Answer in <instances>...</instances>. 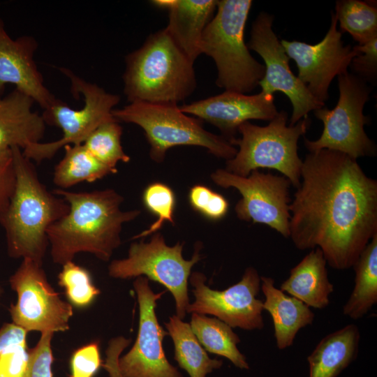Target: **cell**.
I'll list each match as a JSON object with an SVG mask.
<instances>
[{"mask_svg":"<svg viewBox=\"0 0 377 377\" xmlns=\"http://www.w3.org/2000/svg\"><path fill=\"white\" fill-rule=\"evenodd\" d=\"M289 211L297 249L319 248L332 268L350 269L377 234V181L345 154L309 152Z\"/></svg>","mask_w":377,"mask_h":377,"instance_id":"cell-1","label":"cell"},{"mask_svg":"<svg viewBox=\"0 0 377 377\" xmlns=\"http://www.w3.org/2000/svg\"><path fill=\"white\" fill-rule=\"evenodd\" d=\"M53 193L69 205L68 212L47 230L52 259L61 265L80 252L108 261L121 244L123 225L140 214L138 209L122 211L124 198L112 188L91 192L56 188Z\"/></svg>","mask_w":377,"mask_h":377,"instance_id":"cell-2","label":"cell"},{"mask_svg":"<svg viewBox=\"0 0 377 377\" xmlns=\"http://www.w3.org/2000/svg\"><path fill=\"white\" fill-rule=\"evenodd\" d=\"M16 184L8 208L0 218L11 258L30 259L43 265L47 230L69 211V205L40 181L31 161L17 147L10 148Z\"/></svg>","mask_w":377,"mask_h":377,"instance_id":"cell-3","label":"cell"},{"mask_svg":"<svg viewBox=\"0 0 377 377\" xmlns=\"http://www.w3.org/2000/svg\"><path fill=\"white\" fill-rule=\"evenodd\" d=\"M125 64L124 93L129 103L177 105L196 87L194 63L165 28L128 54Z\"/></svg>","mask_w":377,"mask_h":377,"instance_id":"cell-4","label":"cell"},{"mask_svg":"<svg viewBox=\"0 0 377 377\" xmlns=\"http://www.w3.org/2000/svg\"><path fill=\"white\" fill-rule=\"evenodd\" d=\"M251 0L217 1L216 13L204 30L201 54L212 57L217 69L216 84L225 91L247 94L265 75V66L250 54L244 29Z\"/></svg>","mask_w":377,"mask_h":377,"instance_id":"cell-5","label":"cell"},{"mask_svg":"<svg viewBox=\"0 0 377 377\" xmlns=\"http://www.w3.org/2000/svg\"><path fill=\"white\" fill-rule=\"evenodd\" d=\"M288 113L281 110L265 126L245 121L238 129L241 138L236 139L235 156L226 161V170L235 175L247 177L258 168L280 172L296 188L300 184L302 161L298 156V140L311 125L309 117L293 126H287Z\"/></svg>","mask_w":377,"mask_h":377,"instance_id":"cell-6","label":"cell"},{"mask_svg":"<svg viewBox=\"0 0 377 377\" xmlns=\"http://www.w3.org/2000/svg\"><path fill=\"white\" fill-rule=\"evenodd\" d=\"M112 116L119 122L142 128L150 146L149 156L157 163L163 161L168 149L180 145L202 147L226 161L237 152L226 138L206 131L200 119L184 113L178 105L133 102L114 108Z\"/></svg>","mask_w":377,"mask_h":377,"instance_id":"cell-7","label":"cell"},{"mask_svg":"<svg viewBox=\"0 0 377 377\" xmlns=\"http://www.w3.org/2000/svg\"><path fill=\"white\" fill-rule=\"evenodd\" d=\"M59 70L69 80L74 97L82 96L84 105L80 109H73L57 99L44 110L42 116L45 124L59 128L63 135L57 140L34 143L22 150L24 156L38 163L52 158L66 145L82 144L98 126L114 119L112 111L120 100L118 95L107 92L69 69Z\"/></svg>","mask_w":377,"mask_h":377,"instance_id":"cell-8","label":"cell"},{"mask_svg":"<svg viewBox=\"0 0 377 377\" xmlns=\"http://www.w3.org/2000/svg\"><path fill=\"white\" fill-rule=\"evenodd\" d=\"M338 86L339 97L336 106L331 110L323 106L314 110L316 117L323 124V130L316 140L304 138L306 148L309 152L336 151L356 160L375 156V143L364 131L369 119L363 113L371 89L366 82L348 72L338 76Z\"/></svg>","mask_w":377,"mask_h":377,"instance_id":"cell-9","label":"cell"},{"mask_svg":"<svg viewBox=\"0 0 377 377\" xmlns=\"http://www.w3.org/2000/svg\"><path fill=\"white\" fill-rule=\"evenodd\" d=\"M184 244L168 246L160 232L149 242L132 243L126 258L112 260L109 275L114 279H129L145 276L166 288L173 295L176 316L183 319L189 304L188 279L193 266L201 260L200 244H196L191 260L182 256Z\"/></svg>","mask_w":377,"mask_h":377,"instance_id":"cell-10","label":"cell"},{"mask_svg":"<svg viewBox=\"0 0 377 377\" xmlns=\"http://www.w3.org/2000/svg\"><path fill=\"white\" fill-rule=\"evenodd\" d=\"M9 283L17 297L9 308L13 323L27 332L54 334L69 330L73 306L52 287L42 265L22 259Z\"/></svg>","mask_w":377,"mask_h":377,"instance_id":"cell-11","label":"cell"},{"mask_svg":"<svg viewBox=\"0 0 377 377\" xmlns=\"http://www.w3.org/2000/svg\"><path fill=\"white\" fill-rule=\"evenodd\" d=\"M211 179L224 188H234L242 195L235 212L242 221L267 226L288 238L290 198V181L284 176L253 170L247 177H242L217 169L211 174Z\"/></svg>","mask_w":377,"mask_h":377,"instance_id":"cell-12","label":"cell"},{"mask_svg":"<svg viewBox=\"0 0 377 377\" xmlns=\"http://www.w3.org/2000/svg\"><path fill=\"white\" fill-rule=\"evenodd\" d=\"M274 16L261 12L252 24L249 50L257 52L265 62V75L260 81L261 91L274 95L276 91L286 94L293 105L289 126L308 117L312 110L325 104L318 101L306 86L292 72L290 58L272 29Z\"/></svg>","mask_w":377,"mask_h":377,"instance_id":"cell-13","label":"cell"},{"mask_svg":"<svg viewBox=\"0 0 377 377\" xmlns=\"http://www.w3.org/2000/svg\"><path fill=\"white\" fill-rule=\"evenodd\" d=\"M205 281L202 273L191 274L190 283L194 288L195 301L188 305L186 312L214 316L232 328L253 330L264 327L263 302L258 299L260 276L254 267H247L239 282L223 290L209 288Z\"/></svg>","mask_w":377,"mask_h":377,"instance_id":"cell-14","label":"cell"},{"mask_svg":"<svg viewBox=\"0 0 377 377\" xmlns=\"http://www.w3.org/2000/svg\"><path fill=\"white\" fill-rule=\"evenodd\" d=\"M133 288L139 304V327L131 349L118 361L122 377H183L165 357L163 338L168 332L159 325L155 309L165 291L155 293L147 277H136Z\"/></svg>","mask_w":377,"mask_h":377,"instance_id":"cell-15","label":"cell"},{"mask_svg":"<svg viewBox=\"0 0 377 377\" xmlns=\"http://www.w3.org/2000/svg\"><path fill=\"white\" fill-rule=\"evenodd\" d=\"M337 23L332 12L327 33L315 45L297 40H281L288 57L297 64L298 79L323 104L329 98L328 89L333 79L348 72L352 59L358 53L354 47L344 45L342 33L337 30Z\"/></svg>","mask_w":377,"mask_h":377,"instance_id":"cell-16","label":"cell"},{"mask_svg":"<svg viewBox=\"0 0 377 377\" xmlns=\"http://www.w3.org/2000/svg\"><path fill=\"white\" fill-rule=\"evenodd\" d=\"M179 109L219 128L221 135L232 145L242 124L251 119L271 121L279 113L274 95L263 91L247 95L225 91L216 96L182 105Z\"/></svg>","mask_w":377,"mask_h":377,"instance_id":"cell-17","label":"cell"},{"mask_svg":"<svg viewBox=\"0 0 377 377\" xmlns=\"http://www.w3.org/2000/svg\"><path fill=\"white\" fill-rule=\"evenodd\" d=\"M38 42L31 36L13 39L0 17V96L6 84L30 96L43 110L57 100L44 84L34 61Z\"/></svg>","mask_w":377,"mask_h":377,"instance_id":"cell-18","label":"cell"},{"mask_svg":"<svg viewBox=\"0 0 377 377\" xmlns=\"http://www.w3.org/2000/svg\"><path fill=\"white\" fill-rule=\"evenodd\" d=\"M169 13L166 30L192 61L201 54L200 42L216 10L217 0H156L151 1Z\"/></svg>","mask_w":377,"mask_h":377,"instance_id":"cell-19","label":"cell"},{"mask_svg":"<svg viewBox=\"0 0 377 377\" xmlns=\"http://www.w3.org/2000/svg\"><path fill=\"white\" fill-rule=\"evenodd\" d=\"M35 101L15 89L0 97V151L17 147L22 150L40 142L46 124L42 114L32 110Z\"/></svg>","mask_w":377,"mask_h":377,"instance_id":"cell-20","label":"cell"},{"mask_svg":"<svg viewBox=\"0 0 377 377\" xmlns=\"http://www.w3.org/2000/svg\"><path fill=\"white\" fill-rule=\"evenodd\" d=\"M260 289L265 297L263 309L272 319L276 346L286 349L293 344L302 328L313 323L315 314L302 301L277 288L269 276H260Z\"/></svg>","mask_w":377,"mask_h":377,"instance_id":"cell-21","label":"cell"},{"mask_svg":"<svg viewBox=\"0 0 377 377\" xmlns=\"http://www.w3.org/2000/svg\"><path fill=\"white\" fill-rule=\"evenodd\" d=\"M327 261L319 248L311 249L290 271L280 289L309 307L323 309L330 303L334 286L328 278Z\"/></svg>","mask_w":377,"mask_h":377,"instance_id":"cell-22","label":"cell"},{"mask_svg":"<svg viewBox=\"0 0 377 377\" xmlns=\"http://www.w3.org/2000/svg\"><path fill=\"white\" fill-rule=\"evenodd\" d=\"M360 334L354 324L326 335L308 356L309 377H336L356 357Z\"/></svg>","mask_w":377,"mask_h":377,"instance_id":"cell-23","label":"cell"},{"mask_svg":"<svg viewBox=\"0 0 377 377\" xmlns=\"http://www.w3.org/2000/svg\"><path fill=\"white\" fill-rule=\"evenodd\" d=\"M355 286L343 306V315L357 320L377 303V234L364 248L355 264Z\"/></svg>","mask_w":377,"mask_h":377,"instance_id":"cell-24","label":"cell"},{"mask_svg":"<svg viewBox=\"0 0 377 377\" xmlns=\"http://www.w3.org/2000/svg\"><path fill=\"white\" fill-rule=\"evenodd\" d=\"M175 346V360L190 377H206L219 369L223 362L211 359L201 346L190 324L183 322L176 315L165 323Z\"/></svg>","mask_w":377,"mask_h":377,"instance_id":"cell-25","label":"cell"},{"mask_svg":"<svg viewBox=\"0 0 377 377\" xmlns=\"http://www.w3.org/2000/svg\"><path fill=\"white\" fill-rule=\"evenodd\" d=\"M190 325L207 351L227 358L239 369L249 368L246 357L237 347L240 339L230 326L218 318L196 313H192Z\"/></svg>","mask_w":377,"mask_h":377,"instance_id":"cell-26","label":"cell"},{"mask_svg":"<svg viewBox=\"0 0 377 377\" xmlns=\"http://www.w3.org/2000/svg\"><path fill=\"white\" fill-rule=\"evenodd\" d=\"M64 155L56 165L53 182L57 188H67L83 182H94L117 172L97 160L83 144L64 147Z\"/></svg>","mask_w":377,"mask_h":377,"instance_id":"cell-27","label":"cell"},{"mask_svg":"<svg viewBox=\"0 0 377 377\" xmlns=\"http://www.w3.org/2000/svg\"><path fill=\"white\" fill-rule=\"evenodd\" d=\"M342 32H348L362 45L377 37V8L360 0L336 1L335 13Z\"/></svg>","mask_w":377,"mask_h":377,"instance_id":"cell-28","label":"cell"},{"mask_svg":"<svg viewBox=\"0 0 377 377\" xmlns=\"http://www.w3.org/2000/svg\"><path fill=\"white\" fill-rule=\"evenodd\" d=\"M27 332L14 323L0 327V377H23L29 362Z\"/></svg>","mask_w":377,"mask_h":377,"instance_id":"cell-29","label":"cell"},{"mask_svg":"<svg viewBox=\"0 0 377 377\" xmlns=\"http://www.w3.org/2000/svg\"><path fill=\"white\" fill-rule=\"evenodd\" d=\"M122 131L119 121L113 119L98 126L82 144L97 160L117 172L119 162L130 161L121 146Z\"/></svg>","mask_w":377,"mask_h":377,"instance_id":"cell-30","label":"cell"},{"mask_svg":"<svg viewBox=\"0 0 377 377\" xmlns=\"http://www.w3.org/2000/svg\"><path fill=\"white\" fill-rule=\"evenodd\" d=\"M58 284L64 289L68 302L78 309L90 306L101 293L88 269L73 261L62 265Z\"/></svg>","mask_w":377,"mask_h":377,"instance_id":"cell-31","label":"cell"},{"mask_svg":"<svg viewBox=\"0 0 377 377\" xmlns=\"http://www.w3.org/2000/svg\"><path fill=\"white\" fill-rule=\"evenodd\" d=\"M142 201L145 207L157 217L156 221L145 231L134 237L141 238L161 229L165 222L175 223V195L172 189L162 182H153L144 190Z\"/></svg>","mask_w":377,"mask_h":377,"instance_id":"cell-32","label":"cell"},{"mask_svg":"<svg viewBox=\"0 0 377 377\" xmlns=\"http://www.w3.org/2000/svg\"><path fill=\"white\" fill-rule=\"evenodd\" d=\"M188 202L193 210L212 221L223 219L229 208L228 201L223 195L201 184L190 188Z\"/></svg>","mask_w":377,"mask_h":377,"instance_id":"cell-33","label":"cell"},{"mask_svg":"<svg viewBox=\"0 0 377 377\" xmlns=\"http://www.w3.org/2000/svg\"><path fill=\"white\" fill-rule=\"evenodd\" d=\"M53 333H42L37 344L29 350L28 366L23 377H53L51 347Z\"/></svg>","mask_w":377,"mask_h":377,"instance_id":"cell-34","label":"cell"},{"mask_svg":"<svg viewBox=\"0 0 377 377\" xmlns=\"http://www.w3.org/2000/svg\"><path fill=\"white\" fill-rule=\"evenodd\" d=\"M101 366L99 343L92 341L72 353L70 358L71 377H94Z\"/></svg>","mask_w":377,"mask_h":377,"instance_id":"cell-35","label":"cell"},{"mask_svg":"<svg viewBox=\"0 0 377 377\" xmlns=\"http://www.w3.org/2000/svg\"><path fill=\"white\" fill-rule=\"evenodd\" d=\"M354 47L358 53L350 64L353 74L366 82L374 84L377 77V37Z\"/></svg>","mask_w":377,"mask_h":377,"instance_id":"cell-36","label":"cell"},{"mask_svg":"<svg viewBox=\"0 0 377 377\" xmlns=\"http://www.w3.org/2000/svg\"><path fill=\"white\" fill-rule=\"evenodd\" d=\"M15 184L16 175L11 149L0 151V218L8 208Z\"/></svg>","mask_w":377,"mask_h":377,"instance_id":"cell-37","label":"cell"},{"mask_svg":"<svg viewBox=\"0 0 377 377\" xmlns=\"http://www.w3.org/2000/svg\"><path fill=\"white\" fill-rule=\"evenodd\" d=\"M130 339L124 337H117L112 339L106 349V359L102 367L107 371L108 377H122L121 375L118 361L121 352L131 343Z\"/></svg>","mask_w":377,"mask_h":377,"instance_id":"cell-38","label":"cell"},{"mask_svg":"<svg viewBox=\"0 0 377 377\" xmlns=\"http://www.w3.org/2000/svg\"><path fill=\"white\" fill-rule=\"evenodd\" d=\"M2 292H3V290H2V288H1V287L0 286V300H1V297L2 296Z\"/></svg>","mask_w":377,"mask_h":377,"instance_id":"cell-39","label":"cell"},{"mask_svg":"<svg viewBox=\"0 0 377 377\" xmlns=\"http://www.w3.org/2000/svg\"><path fill=\"white\" fill-rule=\"evenodd\" d=\"M1 97V96H0Z\"/></svg>","mask_w":377,"mask_h":377,"instance_id":"cell-40","label":"cell"}]
</instances>
